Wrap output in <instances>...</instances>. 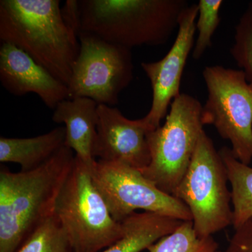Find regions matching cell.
Instances as JSON below:
<instances>
[{"label":"cell","instance_id":"obj_15","mask_svg":"<svg viewBox=\"0 0 252 252\" xmlns=\"http://www.w3.org/2000/svg\"><path fill=\"white\" fill-rule=\"evenodd\" d=\"M183 220L152 212H134L122 221L124 235L100 252H141L171 234Z\"/></svg>","mask_w":252,"mask_h":252},{"label":"cell","instance_id":"obj_10","mask_svg":"<svg viewBox=\"0 0 252 252\" xmlns=\"http://www.w3.org/2000/svg\"><path fill=\"white\" fill-rule=\"evenodd\" d=\"M198 4L189 5L181 14L178 32L171 49L160 61L142 63L141 67L150 81L152 103L142 120L149 132L160 126L169 106L180 94V84L186 63L193 49L196 31Z\"/></svg>","mask_w":252,"mask_h":252},{"label":"cell","instance_id":"obj_4","mask_svg":"<svg viewBox=\"0 0 252 252\" xmlns=\"http://www.w3.org/2000/svg\"><path fill=\"white\" fill-rule=\"evenodd\" d=\"M75 156L58 194L54 215L65 230L74 252H100L124 235L93 181L91 168Z\"/></svg>","mask_w":252,"mask_h":252},{"label":"cell","instance_id":"obj_2","mask_svg":"<svg viewBox=\"0 0 252 252\" xmlns=\"http://www.w3.org/2000/svg\"><path fill=\"white\" fill-rule=\"evenodd\" d=\"M74 157L64 147L40 167L0 170V252H16L54 215L55 203Z\"/></svg>","mask_w":252,"mask_h":252},{"label":"cell","instance_id":"obj_1","mask_svg":"<svg viewBox=\"0 0 252 252\" xmlns=\"http://www.w3.org/2000/svg\"><path fill=\"white\" fill-rule=\"evenodd\" d=\"M59 0H1L0 39L13 44L68 86L80 49L78 31Z\"/></svg>","mask_w":252,"mask_h":252},{"label":"cell","instance_id":"obj_19","mask_svg":"<svg viewBox=\"0 0 252 252\" xmlns=\"http://www.w3.org/2000/svg\"><path fill=\"white\" fill-rule=\"evenodd\" d=\"M223 3L221 0L198 1V18L196 21L198 35L193 46L194 59H200L207 49L211 47L212 36L220 25V10Z\"/></svg>","mask_w":252,"mask_h":252},{"label":"cell","instance_id":"obj_7","mask_svg":"<svg viewBox=\"0 0 252 252\" xmlns=\"http://www.w3.org/2000/svg\"><path fill=\"white\" fill-rule=\"evenodd\" d=\"M208 96L203 106L204 125H212L230 141L233 157L252 161V80L242 69L207 66L203 72Z\"/></svg>","mask_w":252,"mask_h":252},{"label":"cell","instance_id":"obj_16","mask_svg":"<svg viewBox=\"0 0 252 252\" xmlns=\"http://www.w3.org/2000/svg\"><path fill=\"white\" fill-rule=\"evenodd\" d=\"M219 152L224 162L231 186L232 225L235 229L252 218V167L239 161L228 147H222Z\"/></svg>","mask_w":252,"mask_h":252},{"label":"cell","instance_id":"obj_11","mask_svg":"<svg viewBox=\"0 0 252 252\" xmlns=\"http://www.w3.org/2000/svg\"><path fill=\"white\" fill-rule=\"evenodd\" d=\"M98 123L94 144V158L126 164L142 170L150 163L147 135L142 119L130 120L117 107L98 104Z\"/></svg>","mask_w":252,"mask_h":252},{"label":"cell","instance_id":"obj_5","mask_svg":"<svg viewBox=\"0 0 252 252\" xmlns=\"http://www.w3.org/2000/svg\"><path fill=\"white\" fill-rule=\"evenodd\" d=\"M202 112L198 99L180 94L172 100L165 124L147 133L151 161L140 171L169 195H174L205 131Z\"/></svg>","mask_w":252,"mask_h":252},{"label":"cell","instance_id":"obj_22","mask_svg":"<svg viewBox=\"0 0 252 252\" xmlns=\"http://www.w3.org/2000/svg\"><path fill=\"white\" fill-rule=\"evenodd\" d=\"M218 252H220V251H219Z\"/></svg>","mask_w":252,"mask_h":252},{"label":"cell","instance_id":"obj_17","mask_svg":"<svg viewBox=\"0 0 252 252\" xmlns=\"http://www.w3.org/2000/svg\"><path fill=\"white\" fill-rule=\"evenodd\" d=\"M149 252H218L219 244L213 237L197 235L192 220H185L171 234L149 246Z\"/></svg>","mask_w":252,"mask_h":252},{"label":"cell","instance_id":"obj_21","mask_svg":"<svg viewBox=\"0 0 252 252\" xmlns=\"http://www.w3.org/2000/svg\"><path fill=\"white\" fill-rule=\"evenodd\" d=\"M234 230L226 248L220 252H252V218Z\"/></svg>","mask_w":252,"mask_h":252},{"label":"cell","instance_id":"obj_8","mask_svg":"<svg viewBox=\"0 0 252 252\" xmlns=\"http://www.w3.org/2000/svg\"><path fill=\"white\" fill-rule=\"evenodd\" d=\"M80 49L68 84L69 99L87 97L113 107L134 77L131 50L78 33Z\"/></svg>","mask_w":252,"mask_h":252},{"label":"cell","instance_id":"obj_13","mask_svg":"<svg viewBox=\"0 0 252 252\" xmlns=\"http://www.w3.org/2000/svg\"><path fill=\"white\" fill-rule=\"evenodd\" d=\"M98 104L87 97L66 99L54 110L52 120L64 124V147L72 149L75 156L88 165L95 161L94 156L98 123Z\"/></svg>","mask_w":252,"mask_h":252},{"label":"cell","instance_id":"obj_6","mask_svg":"<svg viewBox=\"0 0 252 252\" xmlns=\"http://www.w3.org/2000/svg\"><path fill=\"white\" fill-rule=\"evenodd\" d=\"M228 182L224 162L204 131L188 170L173 195L188 207L198 236H212L233 225Z\"/></svg>","mask_w":252,"mask_h":252},{"label":"cell","instance_id":"obj_18","mask_svg":"<svg viewBox=\"0 0 252 252\" xmlns=\"http://www.w3.org/2000/svg\"><path fill=\"white\" fill-rule=\"evenodd\" d=\"M16 252H74L65 230L54 215L25 241Z\"/></svg>","mask_w":252,"mask_h":252},{"label":"cell","instance_id":"obj_14","mask_svg":"<svg viewBox=\"0 0 252 252\" xmlns=\"http://www.w3.org/2000/svg\"><path fill=\"white\" fill-rule=\"evenodd\" d=\"M65 128L58 127L47 133L28 137H0V162L19 164L21 171L34 170L64 147Z\"/></svg>","mask_w":252,"mask_h":252},{"label":"cell","instance_id":"obj_12","mask_svg":"<svg viewBox=\"0 0 252 252\" xmlns=\"http://www.w3.org/2000/svg\"><path fill=\"white\" fill-rule=\"evenodd\" d=\"M0 82L14 95L37 94L53 110L60 102L69 99L67 85L23 50L9 43H1L0 46Z\"/></svg>","mask_w":252,"mask_h":252},{"label":"cell","instance_id":"obj_9","mask_svg":"<svg viewBox=\"0 0 252 252\" xmlns=\"http://www.w3.org/2000/svg\"><path fill=\"white\" fill-rule=\"evenodd\" d=\"M93 181L113 218L122 222L142 210L183 220H192L188 207L158 188L138 169L122 162L95 160L91 168Z\"/></svg>","mask_w":252,"mask_h":252},{"label":"cell","instance_id":"obj_20","mask_svg":"<svg viewBox=\"0 0 252 252\" xmlns=\"http://www.w3.org/2000/svg\"><path fill=\"white\" fill-rule=\"evenodd\" d=\"M230 55L237 64L252 80V1L242 15L235 26L234 44Z\"/></svg>","mask_w":252,"mask_h":252},{"label":"cell","instance_id":"obj_3","mask_svg":"<svg viewBox=\"0 0 252 252\" xmlns=\"http://www.w3.org/2000/svg\"><path fill=\"white\" fill-rule=\"evenodd\" d=\"M78 33L132 49L166 44L176 29L185 0H75Z\"/></svg>","mask_w":252,"mask_h":252}]
</instances>
